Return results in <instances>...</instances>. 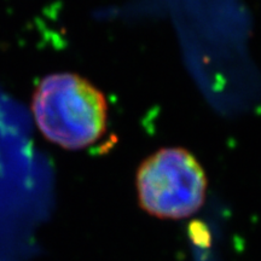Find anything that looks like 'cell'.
Segmentation results:
<instances>
[{
	"mask_svg": "<svg viewBox=\"0 0 261 261\" xmlns=\"http://www.w3.org/2000/svg\"><path fill=\"white\" fill-rule=\"evenodd\" d=\"M32 110L42 135L65 149L92 145L107 129L106 97L77 74L44 77L33 96Z\"/></svg>",
	"mask_w": 261,
	"mask_h": 261,
	"instance_id": "obj_1",
	"label": "cell"
},
{
	"mask_svg": "<svg viewBox=\"0 0 261 261\" xmlns=\"http://www.w3.org/2000/svg\"><path fill=\"white\" fill-rule=\"evenodd\" d=\"M207 189L204 171L182 148H165L150 155L137 172V190L148 213L181 219L202 207Z\"/></svg>",
	"mask_w": 261,
	"mask_h": 261,
	"instance_id": "obj_2",
	"label": "cell"
}]
</instances>
